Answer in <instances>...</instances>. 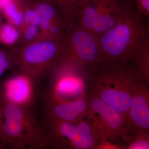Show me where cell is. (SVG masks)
Segmentation results:
<instances>
[{
	"label": "cell",
	"mask_w": 149,
	"mask_h": 149,
	"mask_svg": "<svg viewBox=\"0 0 149 149\" xmlns=\"http://www.w3.org/2000/svg\"><path fill=\"white\" fill-rule=\"evenodd\" d=\"M144 18L131 0L123 1L118 21L99 36L104 64L128 62L134 48L149 31Z\"/></svg>",
	"instance_id": "1"
},
{
	"label": "cell",
	"mask_w": 149,
	"mask_h": 149,
	"mask_svg": "<svg viewBox=\"0 0 149 149\" xmlns=\"http://www.w3.org/2000/svg\"><path fill=\"white\" fill-rule=\"evenodd\" d=\"M136 71L128 63L104 64L91 75V95L126 115L131 100V83Z\"/></svg>",
	"instance_id": "2"
},
{
	"label": "cell",
	"mask_w": 149,
	"mask_h": 149,
	"mask_svg": "<svg viewBox=\"0 0 149 149\" xmlns=\"http://www.w3.org/2000/svg\"><path fill=\"white\" fill-rule=\"evenodd\" d=\"M41 121L49 146L56 149H97L100 133L86 118L76 124L42 113Z\"/></svg>",
	"instance_id": "3"
},
{
	"label": "cell",
	"mask_w": 149,
	"mask_h": 149,
	"mask_svg": "<svg viewBox=\"0 0 149 149\" xmlns=\"http://www.w3.org/2000/svg\"><path fill=\"white\" fill-rule=\"evenodd\" d=\"M62 40L40 37L23 47L13 49L20 72L39 85L58 60Z\"/></svg>",
	"instance_id": "4"
},
{
	"label": "cell",
	"mask_w": 149,
	"mask_h": 149,
	"mask_svg": "<svg viewBox=\"0 0 149 149\" xmlns=\"http://www.w3.org/2000/svg\"><path fill=\"white\" fill-rule=\"evenodd\" d=\"M49 73L50 84L46 90L55 97L72 100L88 97L87 86L92 74L88 68L59 58Z\"/></svg>",
	"instance_id": "5"
},
{
	"label": "cell",
	"mask_w": 149,
	"mask_h": 149,
	"mask_svg": "<svg viewBox=\"0 0 149 149\" xmlns=\"http://www.w3.org/2000/svg\"><path fill=\"white\" fill-rule=\"evenodd\" d=\"M59 57L86 67L93 74L104 64L99 35L75 25L63 37Z\"/></svg>",
	"instance_id": "6"
},
{
	"label": "cell",
	"mask_w": 149,
	"mask_h": 149,
	"mask_svg": "<svg viewBox=\"0 0 149 149\" xmlns=\"http://www.w3.org/2000/svg\"><path fill=\"white\" fill-rule=\"evenodd\" d=\"M4 118L13 123L26 148L44 149L49 146L45 130L41 120L37 117L35 106H22L8 102L0 88Z\"/></svg>",
	"instance_id": "7"
},
{
	"label": "cell",
	"mask_w": 149,
	"mask_h": 149,
	"mask_svg": "<svg viewBox=\"0 0 149 149\" xmlns=\"http://www.w3.org/2000/svg\"><path fill=\"white\" fill-rule=\"evenodd\" d=\"M88 103L86 118L102 135L114 143L122 139L125 132L126 115L91 94L88 97Z\"/></svg>",
	"instance_id": "8"
},
{
	"label": "cell",
	"mask_w": 149,
	"mask_h": 149,
	"mask_svg": "<svg viewBox=\"0 0 149 149\" xmlns=\"http://www.w3.org/2000/svg\"><path fill=\"white\" fill-rule=\"evenodd\" d=\"M149 83L138 72L134 74L131 81V102L126 114L123 136L131 133H149Z\"/></svg>",
	"instance_id": "9"
},
{
	"label": "cell",
	"mask_w": 149,
	"mask_h": 149,
	"mask_svg": "<svg viewBox=\"0 0 149 149\" xmlns=\"http://www.w3.org/2000/svg\"><path fill=\"white\" fill-rule=\"evenodd\" d=\"M43 113L67 122L76 124L85 119L88 110V97L72 100L55 97L46 90L41 95Z\"/></svg>",
	"instance_id": "10"
},
{
	"label": "cell",
	"mask_w": 149,
	"mask_h": 149,
	"mask_svg": "<svg viewBox=\"0 0 149 149\" xmlns=\"http://www.w3.org/2000/svg\"><path fill=\"white\" fill-rule=\"evenodd\" d=\"M36 86L30 77L20 72L6 79L0 85L6 100L22 106H35Z\"/></svg>",
	"instance_id": "11"
},
{
	"label": "cell",
	"mask_w": 149,
	"mask_h": 149,
	"mask_svg": "<svg viewBox=\"0 0 149 149\" xmlns=\"http://www.w3.org/2000/svg\"><path fill=\"white\" fill-rule=\"evenodd\" d=\"M123 3L121 0H110L99 15L92 32L100 36L112 27L120 18Z\"/></svg>",
	"instance_id": "12"
},
{
	"label": "cell",
	"mask_w": 149,
	"mask_h": 149,
	"mask_svg": "<svg viewBox=\"0 0 149 149\" xmlns=\"http://www.w3.org/2000/svg\"><path fill=\"white\" fill-rule=\"evenodd\" d=\"M109 1L81 0L77 13V25L92 32L99 15Z\"/></svg>",
	"instance_id": "13"
},
{
	"label": "cell",
	"mask_w": 149,
	"mask_h": 149,
	"mask_svg": "<svg viewBox=\"0 0 149 149\" xmlns=\"http://www.w3.org/2000/svg\"><path fill=\"white\" fill-rule=\"evenodd\" d=\"M148 32H147L139 41L127 63L149 83Z\"/></svg>",
	"instance_id": "14"
},
{
	"label": "cell",
	"mask_w": 149,
	"mask_h": 149,
	"mask_svg": "<svg viewBox=\"0 0 149 149\" xmlns=\"http://www.w3.org/2000/svg\"><path fill=\"white\" fill-rule=\"evenodd\" d=\"M62 17L67 31L75 26L79 5L81 0H50Z\"/></svg>",
	"instance_id": "15"
},
{
	"label": "cell",
	"mask_w": 149,
	"mask_h": 149,
	"mask_svg": "<svg viewBox=\"0 0 149 149\" xmlns=\"http://www.w3.org/2000/svg\"><path fill=\"white\" fill-rule=\"evenodd\" d=\"M24 8H21L16 0H13L2 12L9 23L17 26L21 30L24 25Z\"/></svg>",
	"instance_id": "16"
},
{
	"label": "cell",
	"mask_w": 149,
	"mask_h": 149,
	"mask_svg": "<svg viewBox=\"0 0 149 149\" xmlns=\"http://www.w3.org/2000/svg\"><path fill=\"white\" fill-rule=\"evenodd\" d=\"M122 139L127 144V146H125V149H149V133L126 134Z\"/></svg>",
	"instance_id": "17"
},
{
	"label": "cell",
	"mask_w": 149,
	"mask_h": 149,
	"mask_svg": "<svg viewBox=\"0 0 149 149\" xmlns=\"http://www.w3.org/2000/svg\"><path fill=\"white\" fill-rule=\"evenodd\" d=\"M34 8L40 15L41 19L62 21L64 23L58 10L50 2H37L35 4Z\"/></svg>",
	"instance_id": "18"
},
{
	"label": "cell",
	"mask_w": 149,
	"mask_h": 149,
	"mask_svg": "<svg viewBox=\"0 0 149 149\" xmlns=\"http://www.w3.org/2000/svg\"><path fill=\"white\" fill-rule=\"evenodd\" d=\"M19 32L10 23L0 25V43L6 45H13L18 40Z\"/></svg>",
	"instance_id": "19"
},
{
	"label": "cell",
	"mask_w": 149,
	"mask_h": 149,
	"mask_svg": "<svg viewBox=\"0 0 149 149\" xmlns=\"http://www.w3.org/2000/svg\"><path fill=\"white\" fill-rule=\"evenodd\" d=\"M41 21L40 15L34 8H24V26L28 25L40 26Z\"/></svg>",
	"instance_id": "20"
},
{
	"label": "cell",
	"mask_w": 149,
	"mask_h": 149,
	"mask_svg": "<svg viewBox=\"0 0 149 149\" xmlns=\"http://www.w3.org/2000/svg\"><path fill=\"white\" fill-rule=\"evenodd\" d=\"M21 30L23 34L24 41L29 43L37 40L40 36L38 26L26 25Z\"/></svg>",
	"instance_id": "21"
},
{
	"label": "cell",
	"mask_w": 149,
	"mask_h": 149,
	"mask_svg": "<svg viewBox=\"0 0 149 149\" xmlns=\"http://www.w3.org/2000/svg\"><path fill=\"white\" fill-rule=\"evenodd\" d=\"M136 10L144 17L149 19V0H131Z\"/></svg>",
	"instance_id": "22"
},
{
	"label": "cell",
	"mask_w": 149,
	"mask_h": 149,
	"mask_svg": "<svg viewBox=\"0 0 149 149\" xmlns=\"http://www.w3.org/2000/svg\"><path fill=\"white\" fill-rule=\"evenodd\" d=\"M14 65H17L16 62L12 52L11 54L7 58L0 62V77L4 72L10 69Z\"/></svg>",
	"instance_id": "23"
},
{
	"label": "cell",
	"mask_w": 149,
	"mask_h": 149,
	"mask_svg": "<svg viewBox=\"0 0 149 149\" xmlns=\"http://www.w3.org/2000/svg\"><path fill=\"white\" fill-rule=\"evenodd\" d=\"M125 149V146H122L119 144L113 143L107 140L102 136L100 141L97 146V149Z\"/></svg>",
	"instance_id": "24"
},
{
	"label": "cell",
	"mask_w": 149,
	"mask_h": 149,
	"mask_svg": "<svg viewBox=\"0 0 149 149\" xmlns=\"http://www.w3.org/2000/svg\"><path fill=\"white\" fill-rule=\"evenodd\" d=\"M4 122L3 112L1 91H0V143L3 144V125Z\"/></svg>",
	"instance_id": "25"
},
{
	"label": "cell",
	"mask_w": 149,
	"mask_h": 149,
	"mask_svg": "<svg viewBox=\"0 0 149 149\" xmlns=\"http://www.w3.org/2000/svg\"><path fill=\"white\" fill-rule=\"evenodd\" d=\"M13 0H0V11H2L4 8Z\"/></svg>",
	"instance_id": "26"
},
{
	"label": "cell",
	"mask_w": 149,
	"mask_h": 149,
	"mask_svg": "<svg viewBox=\"0 0 149 149\" xmlns=\"http://www.w3.org/2000/svg\"><path fill=\"white\" fill-rule=\"evenodd\" d=\"M5 146L1 143H0V149H4Z\"/></svg>",
	"instance_id": "27"
},
{
	"label": "cell",
	"mask_w": 149,
	"mask_h": 149,
	"mask_svg": "<svg viewBox=\"0 0 149 149\" xmlns=\"http://www.w3.org/2000/svg\"><path fill=\"white\" fill-rule=\"evenodd\" d=\"M0 25H1V17H0Z\"/></svg>",
	"instance_id": "28"
}]
</instances>
